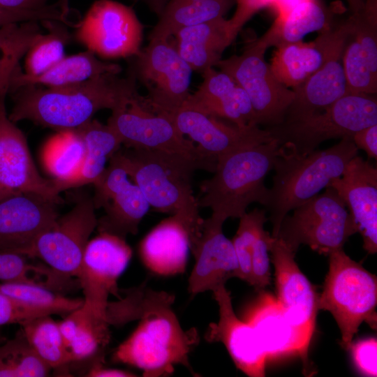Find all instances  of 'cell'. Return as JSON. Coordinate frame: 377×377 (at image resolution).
<instances>
[{"instance_id": "obj_35", "label": "cell", "mask_w": 377, "mask_h": 377, "mask_svg": "<svg viewBox=\"0 0 377 377\" xmlns=\"http://www.w3.org/2000/svg\"><path fill=\"white\" fill-rule=\"evenodd\" d=\"M42 34L38 21L0 27V94H8L10 78L20 59Z\"/></svg>"}, {"instance_id": "obj_25", "label": "cell", "mask_w": 377, "mask_h": 377, "mask_svg": "<svg viewBox=\"0 0 377 377\" xmlns=\"http://www.w3.org/2000/svg\"><path fill=\"white\" fill-rule=\"evenodd\" d=\"M244 320L254 330L267 358L294 354L307 364L308 350L272 294L261 293L247 309Z\"/></svg>"}, {"instance_id": "obj_34", "label": "cell", "mask_w": 377, "mask_h": 377, "mask_svg": "<svg viewBox=\"0 0 377 377\" xmlns=\"http://www.w3.org/2000/svg\"><path fill=\"white\" fill-rule=\"evenodd\" d=\"M41 23L47 32L43 33L27 52L24 73L29 76L40 75L63 59L71 38L65 23L57 20Z\"/></svg>"}, {"instance_id": "obj_2", "label": "cell", "mask_w": 377, "mask_h": 377, "mask_svg": "<svg viewBox=\"0 0 377 377\" xmlns=\"http://www.w3.org/2000/svg\"><path fill=\"white\" fill-rule=\"evenodd\" d=\"M173 302L169 295L150 296L139 313L138 326L115 350L113 361L135 367L145 377L170 376L178 364L192 372L188 355L198 343V334L194 328L182 329Z\"/></svg>"}, {"instance_id": "obj_28", "label": "cell", "mask_w": 377, "mask_h": 377, "mask_svg": "<svg viewBox=\"0 0 377 377\" xmlns=\"http://www.w3.org/2000/svg\"><path fill=\"white\" fill-rule=\"evenodd\" d=\"M121 67L117 64L103 61L89 50L66 56L57 64L36 76H29L20 71L17 66L9 81L8 93L27 85L59 88L77 84L97 75L113 73L119 74Z\"/></svg>"}, {"instance_id": "obj_41", "label": "cell", "mask_w": 377, "mask_h": 377, "mask_svg": "<svg viewBox=\"0 0 377 377\" xmlns=\"http://www.w3.org/2000/svg\"><path fill=\"white\" fill-rule=\"evenodd\" d=\"M40 276H46L59 288L64 287L66 279L69 278L51 267L30 264L23 255L0 252V280L4 282L25 283L44 286L38 281Z\"/></svg>"}, {"instance_id": "obj_38", "label": "cell", "mask_w": 377, "mask_h": 377, "mask_svg": "<svg viewBox=\"0 0 377 377\" xmlns=\"http://www.w3.org/2000/svg\"><path fill=\"white\" fill-rule=\"evenodd\" d=\"M0 293L53 314H69L84 304L82 299L68 298L37 284L4 282L0 283Z\"/></svg>"}, {"instance_id": "obj_18", "label": "cell", "mask_w": 377, "mask_h": 377, "mask_svg": "<svg viewBox=\"0 0 377 377\" xmlns=\"http://www.w3.org/2000/svg\"><path fill=\"white\" fill-rule=\"evenodd\" d=\"M177 129L188 135L202 154L216 163L230 154L244 147L272 140L269 131L259 126H239L198 111L181 108L165 114Z\"/></svg>"}, {"instance_id": "obj_24", "label": "cell", "mask_w": 377, "mask_h": 377, "mask_svg": "<svg viewBox=\"0 0 377 377\" xmlns=\"http://www.w3.org/2000/svg\"><path fill=\"white\" fill-rule=\"evenodd\" d=\"M202 74V82L181 108L225 119L239 126H258L249 96L229 75L213 67Z\"/></svg>"}, {"instance_id": "obj_4", "label": "cell", "mask_w": 377, "mask_h": 377, "mask_svg": "<svg viewBox=\"0 0 377 377\" xmlns=\"http://www.w3.org/2000/svg\"><path fill=\"white\" fill-rule=\"evenodd\" d=\"M279 154V145L272 139L238 149L219 161L213 176L200 185L199 208H209L211 216L226 221L239 219L251 203L264 205L268 192L265 179Z\"/></svg>"}, {"instance_id": "obj_33", "label": "cell", "mask_w": 377, "mask_h": 377, "mask_svg": "<svg viewBox=\"0 0 377 377\" xmlns=\"http://www.w3.org/2000/svg\"><path fill=\"white\" fill-rule=\"evenodd\" d=\"M149 207L139 187L130 181L103 207L105 214L98 219L96 228L99 233L126 239L128 235L137 234L139 225Z\"/></svg>"}, {"instance_id": "obj_9", "label": "cell", "mask_w": 377, "mask_h": 377, "mask_svg": "<svg viewBox=\"0 0 377 377\" xmlns=\"http://www.w3.org/2000/svg\"><path fill=\"white\" fill-rule=\"evenodd\" d=\"M107 124L126 147L179 156L196 163L201 170L210 172L216 170V163L204 156L168 116L149 109L143 96L112 111Z\"/></svg>"}, {"instance_id": "obj_20", "label": "cell", "mask_w": 377, "mask_h": 377, "mask_svg": "<svg viewBox=\"0 0 377 377\" xmlns=\"http://www.w3.org/2000/svg\"><path fill=\"white\" fill-rule=\"evenodd\" d=\"M332 187L348 207L369 254L377 252V169L356 155L342 175L331 180Z\"/></svg>"}, {"instance_id": "obj_29", "label": "cell", "mask_w": 377, "mask_h": 377, "mask_svg": "<svg viewBox=\"0 0 377 377\" xmlns=\"http://www.w3.org/2000/svg\"><path fill=\"white\" fill-rule=\"evenodd\" d=\"M337 8L326 6L320 0H308L286 17L276 19L263 36L269 47L300 41L309 33L333 28Z\"/></svg>"}, {"instance_id": "obj_27", "label": "cell", "mask_w": 377, "mask_h": 377, "mask_svg": "<svg viewBox=\"0 0 377 377\" xmlns=\"http://www.w3.org/2000/svg\"><path fill=\"white\" fill-rule=\"evenodd\" d=\"M237 33L224 17L183 28L176 34V47L192 71L202 73L216 66Z\"/></svg>"}, {"instance_id": "obj_32", "label": "cell", "mask_w": 377, "mask_h": 377, "mask_svg": "<svg viewBox=\"0 0 377 377\" xmlns=\"http://www.w3.org/2000/svg\"><path fill=\"white\" fill-rule=\"evenodd\" d=\"M235 3V0L169 1L149 34V40H168L183 28L222 18Z\"/></svg>"}, {"instance_id": "obj_50", "label": "cell", "mask_w": 377, "mask_h": 377, "mask_svg": "<svg viewBox=\"0 0 377 377\" xmlns=\"http://www.w3.org/2000/svg\"><path fill=\"white\" fill-rule=\"evenodd\" d=\"M308 0H272L269 7L274 10L277 14L276 19L286 17L297 7Z\"/></svg>"}, {"instance_id": "obj_31", "label": "cell", "mask_w": 377, "mask_h": 377, "mask_svg": "<svg viewBox=\"0 0 377 377\" xmlns=\"http://www.w3.org/2000/svg\"><path fill=\"white\" fill-rule=\"evenodd\" d=\"M76 130L84 141L85 156L80 173L66 190L93 184L103 172L107 161L122 145L119 137L109 125L96 119H91Z\"/></svg>"}, {"instance_id": "obj_42", "label": "cell", "mask_w": 377, "mask_h": 377, "mask_svg": "<svg viewBox=\"0 0 377 377\" xmlns=\"http://www.w3.org/2000/svg\"><path fill=\"white\" fill-rule=\"evenodd\" d=\"M353 33L358 40L373 75L377 78V0H366L363 8L350 15Z\"/></svg>"}, {"instance_id": "obj_19", "label": "cell", "mask_w": 377, "mask_h": 377, "mask_svg": "<svg viewBox=\"0 0 377 377\" xmlns=\"http://www.w3.org/2000/svg\"><path fill=\"white\" fill-rule=\"evenodd\" d=\"M350 16L320 33L313 41L287 43L276 47L271 70L279 82L294 88L320 68L334 54L344 49L352 32Z\"/></svg>"}, {"instance_id": "obj_36", "label": "cell", "mask_w": 377, "mask_h": 377, "mask_svg": "<svg viewBox=\"0 0 377 377\" xmlns=\"http://www.w3.org/2000/svg\"><path fill=\"white\" fill-rule=\"evenodd\" d=\"M50 316L34 318L21 326L32 349L52 369L62 367L73 360L63 342L58 323Z\"/></svg>"}, {"instance_id": "obj_22", "label": "cell", "mask_w": 377, "mask_h": 377, "mask_svg": "<svg viewBox=\"0 0 377 377\" xmlns=\"http://www.w3.org/2000/svg\"><path fill=\"white\" fill-rule=\"evenodd\" d=\"M224 221L213 216L204 219L201 236L191 251L195 265L188 278L193 295L214 292L233 277L238 278V264L232 241L223 232Z\"/></svg>"}, {"instance_id": "obj_51", "label": "cell", "mask_w": 377, "mask_h": 377, "mask_svg": "<svg viewBox=\"0 0 377 377\" xmlns=\"http://www.w3.org/2000/svg\"><path fill=\"white\" fill-rule=\"evenodd\" d=\"M87 376L90 377H132L133 374L117 369L103 367L101 362H97L89 371Z\"/></svg>"}, {"instance_id": "obj_52", "label": "cell", "mask_w": 377, "mask_h": 377, "mask_svg": "<svg viewBox=\"0 0 377 377\" xmlns=\"http://www.w3.org/2000/svg\"><path fill=\"white\" fill-rule=\"evenodd\" d=\"M47 0H0V6L13 10L40 8L46 6Z\"/></svg>"}, {"instance_id": "obj_15", "label": "cell", "mask_w": 377, "mask_h": 377, "mask_svg": "<svg viewBox=\"0 0 377 377\" xmlns=\"http://www.w3.org/2000/svg\"><path fill=\"white\" fill-rule=\"evenodd\" d=\"M0 94V200L22 193H36L64 203L52 179L37 170L23 132L12 121Z\"/></svg>"}, {"instance_id": "obj_44", "label": "cell", "mask_w": 377, "mask_h": 377, "mask_svg": "<svg viewBox=\"0 0 377 377\" xmlns=\"http://www.w3.org/2000/svg\"><path fill=\"white\" fill-rule=\"evenodd\" d=\"M272 235L262 226L258 231L252 250V285L262 290L270 283L269 244Z\"/></svg>"}, {"instance_id": "obj_53", "label": "cell", "mask_w": 377, "mask_h": 377, "mask_svg": "<svg viewBox=\"0 0 377 377\" xmlns=\"http://www.w3.org/2000/svg\"><path fill=\"white\" fill-rule=\"evenodd\" d=\"M135 2L142 1L158 16L161 15L169 0H133Z\"/></svg>"}, {"instance_id": "obj_10", "label": "cell", "mask_w": 377, "mask_h": 377, "mask_svg": "<svg viewBox=\"0 0 377 377\" xmlns=\"http://www.w3.org/2000/svg\"><path fill=\"white\" fill-rule=\"evenodd\" d=\"M269 45L264 36L248 45L240 55L220 59L215 66L229 75L249 97L256 125L282 123L294 92L275 77L265 60Z\"/></svg>"}, {"instance_id": "obj_5", "label": "cell", "mask_w": 377, "mask_h": 377, "mask_svg": "<svg viewBox=\"0 0 377 377\" xmlns=\"http://www.w3.org/2000/svg\"><path fill=\"white\" fill-rule=\"evenodd\" d=\"M113 155L150 207L202 229L204 219L192 189L193 175L201 170L196 163L179 156L126 147Z\"/></svg>"}, {"instance_id": "obj_55", "label": "cell", "mask_w": 377, "mask_h": 377, "mask_svg": "<svg viewBox=\"0 0 377 377\" xmlns=\"http://www.w3.org/2000/svg\"><path fill=\"white\" fill-rule=\"evenodd\" d=\"M169 1H175V2H179V1H182V2H197V1H204V0H169Z\"/></svg>"}, {"instance_id": "obj_21", "label": "cell", "mask_w": 377, "mask_h": 377, "mask_svg": "<svg viewBox=\"0 0 377 377\" xmlns=\"http://www.w3.org/2000/svg\"><path fill=\"white\" fill-rule=\"evenodd\" d=\"M219 306V318L209 325L205 339L221 342L235 366L250 377H264L267 358L253 327L235 314L226 285L213 292Z\"/></svg>"}, {"instance_id": "obj_49", "label": "cell", "mask_w": 377, "mask_h": 377, "mask_svg": "<svg viewBox=\"0 0 377 377\" xmlns=\"http://www.w3.org/2000/svg\"><path fill=\"white\" fill-rule=\"evenodd\" d=\"M38 13L34 9L13 10L0 6V27L12 24L36 20Z\"/></svg>"}, {"instance_id": "obj_30", "label": "cell", "mask_w": 377, "mask_h": 377, "mask_svg": "<svg viewBox=\"0 0 377 377\" xmlns=\"http://www.w3.org/2000/svg\"><path fill=\"white\" fill-rule=\"evenodd\" d=\"M84 156V143L76 129L59 131L44 145L41 161L60 193L78 175Z\"/></svg>"}, {"instance_id": "obj_46", "label": "cell", "mask_w": 377, "mask_h": 377, "mask_svg": "<svg viewBox=\"0 0 377 377\" xmlns=\"http://www.w3.org/2000/svg\"><path fill=\"white\" fill-rule=\"evenodd\" d=\"M350 351L353 361L358 371L365 376H377V340L374 337L352 343Z\"/></svg>"}, {"instance_id": "obj_47", "label": "cell", "mask_w": 377, "mask_h": 377, "mask_svg": "<svg viewBox=\"0 0 377 377\" xmlns=\"http://www.w3.org/2000/svg\"><path fill=\"white\" fill-rule=\"evenodd\" d=\"M272 0H235L237 10L230 19L234 29L238 33L244 24L259 10L269 7Z\"/></svg>"}, {"instance_id": "obj_11", "label": "cell", "mask_w": 377, "mask_h": 377, "mask_svg": "<svg viewBox=\"0 0 377 377\" xmlns=\"http://www.w3.org/2000/svg\"><path fill=\"white\" fill-rule=\"evenodd\" d=\"M128 73L147 90L145 103L151 111L170 114L190 95L192 69L168 40H149L133 57Z\"/></svg>"}, {"instance_id": "obj_3", "label": "cell", "mask_w": 377, "mask_h": 377, "mask_svg": "<svg viewBox=\"0 0 377 377\" xmlns=\"http://www.w3.org/2000/svg\"><path fill=\"white\" fill-rule=\"evenodd\" d=\"M358 149L351 137H345L332 147L316 149L303 156L280 151L273 170L272 186L264 204L272 225V236L276 237L283 219L340 177Z\"/></svg>"}, {"instance_id": "obj_6", "label": "cell", "mask_w": 377, "mask_h": 377, "mask_svg": "<svg viewBox=\"0 0 377 377\" xmlns=\"http://www.w3.org/2000/svg\"><path fill=\"white\" fill-rule=\"evenodd\" d=\"M328 256L329 269L318 307L333 316L341 332V345L348 350L363 322L376 329L377 279L343 249Z\"/></svg>"}, {"instance_id": "obj_48", "label": "cell", "mask_w": 377, "mask_h": 377, "mask_svg": "<svg viewBox=\"0 0 377 377\" xmlns=\"http://www.w3.org/2000/svg\"><path fill=\"white\" fill-rule=\"evenodd\" d=\"M352 140L358 149L364 150L368 157L377 158V124L365 127L352 135Z\"/></svg>"}, {"instance_id": "obj_37", "label": "cell", "mask_w": 377, "mask_h": 377, "mask_svg": "<svg viewBox=\"0 0 377 377\" xmlns=\"http://www.w3.org/2000/svg\"><path fill=\"white\" fill-rule=\"evenodd\" d=\"M50 369L32 349L22 328L0 345V377H43Z\"/></svg>"}, {"instance_id": "obj_16", "label": "cell", "mask_w": 377, "mask_h": 377, "mask_svg": "<svg viewBox=\"0 0 377 377\" xmlns=\"http://www.w3.org/2000/svg\"><path fill=\"white\" fill-rule=\"evenodd\" d=\"M270 260L275 270L277 300L308 350L316 325L318 296L295 260V253L272 237Z\"/></svg>"}, {"instance_id": "obj_13", "label": "cell", "mask_w": 377, "mask_h": 377, "mask_svg": "<svg viewBox=\"0 0 377 377\" xmlns=\"http://www.w3.org/2000/svg\"><path fill=\"white\" fill-rule=\"evenodd\" d=\"M131 256L132 250L126 239L108 233H99L86 246L76 277L84 295L82 306L100 323L109 325L108 297L112 294L121 298L117 281Z\"/></svg>"}, {"instance_id": "obj_39", "label": "cell", "mask_w": 377, "mask_h": 377, "mask_svg": "<svg viewBox=\"0 0 377 377\" xmlns=\"http://www.w3.org/2000/svg\"><path fill=\"white\" fill-rule=\"evenodd\" d=\"M265 209L255 208L239 219L236 234L231 239L238 264V278L252 285L251 255L258 230L268 221Z\"/></svg>"}, {"instance_id": "obj_1", "label": "cell", "mask_w": 377, "mask_h": 377, "mask_svg": "<svg viewBox=\"0 0 377 377\" xmlns=\"http://www.w3.org/2000/svg\"><path fill=\"white\" fill-rule=\"evenodd\" d=\"M136 82L129 73L120 77L106 73L64 87L23 86L11 92L13 105L8 117L14 123L29 120L57 131L76 129L98 111L112 112L140 97Z\"/></svg>"}, {"instance_id": "obj_54", "label": "cell", "mask_w": 377, "mask_h": 377, "mask_svg": "<svg viewBox=\"0 0 377 377\" xmlns=\"http://www.w3.org/2000/svg\"><path fill=\"white\" fill-rule=\"evenodd\" d=\"M351 13L360 12L364 7L366 0H346Z\"/></svg>"}, {"instance_id": "obj_8", "label": "cell", "mask_w": 377, "mask_h": 377, "mask_svg": "<svg viewBox=\"0 0 377 377\" xmlns=\"http://www.w3.org/2000/svg\"><path fill=\"white\" fill-rule=\"evenodd\" d=\"M293 209L283 219L276 237L293 252L301 244L309 246L319 254L328 256L343 249L358 228L346 205L337 191L327 186Z\"/></svg>"}, {"instance_id": "obj_12", "label": "cell", "mask_w": 377, "mask_h": 377, "mask_svg": "<svg viewBox=\"0 0 377 377\" xmlns=\"http://www.w3.org/2000/svg\"><path fill=\"white\" fill-rule=\"evenodd\" d=\"M75 28V40L102 58H130L141 49L142 24L131 7L116 1H94Z\"/></svg>"}, {"instance_id": "obj_17", "label": "cell", "mask_w": 377, "mask_h": 377, "mask_svg": "<svg viewBox=\"0 0 377 377\" xmlns=\"http://www.w3.org/2000/svg\"><path fill=\"white\" fill-rule=\"evenodd\" d=\"M58 205L36 193L0 200V252L31 257L37 239L59 218Z\"/></svg>"}, {"instance_id": "obj_26", "label": "cell", "mask_w": 377, "mask_h": 377, "mask_svg": "<svg viewBox=\"0 0 377 377\" xmlns=\"http://www.w3.org/2000/svg\"><path fill=\"white\" fill-rule=\"evenodd\" d=\"M343 52H337L304 82L292 89L294 99L283 121L296 120L322 112L348 94Z\"/></svg>"}, {"instance_id": "obj_14", "label": "cell", "mask_w": 377, "mask_h": 377, "mask_svg": "<svg viewBox=\"0 0 377 377\" xmlns=\"http://www.w3.org/2000/svg\"><path fill=\"white\" fill-rule=\"evenodd\" d=\"M95 210L92 196L80 193L72 209L39 236L31 257L41 258L64 276H76L89 237L97 227Z\"/></svg>"}, {"instance_id": "obj_56", "label": "cell", "mask_w": 377, "mask_h": 377, "mask_svg": "<svg viewBox=\"0 0 377 377\" xmlns=\"http://www.w3.org/2000/svg\"><path fill=\"white\" fill-rule=\"evenodd\" d=\"M6 341V337L0 332V345Z\"/></svg>"}, {"instance_id": "obj_7", "label": "cell", "mask_w": 377, "mask_h": 377, "mask_svg": "<svg viewBox=\"0 0 377 377\" xmlns=\"http://www.w3.org/2000/svg\"><path fill=\"white\" fill-rule=\"evenodd\" d=\"M376 94L348 93L322 112L266 128L280 151L307 155L324 141L377 124Z\"/></svg>"}, {"instance_id": "obj_45", "label": "cell", "mask_w": 377, "mask_h": 377, "mask_svg": "<svg viewBox=\"0 0 377 377\" xmlns=\"http://www.w3.org/2000/svg\"><path fill=\"white\" fill-rule=\"evenodd\" d=\"M53 314L51 311L23 303L14 298L0 293V325L26 322L45 315Z\"/></svg>"}, {"instance_id": "obj_40", "label": "cell", "mask_w": 377, "mask_h": 377, "mask_svg": "<svg viewBox=\"0 0 377 377\" xmlns=\"http://www.w3.org/2000/svg\"><path fill=\"white\" fill-rule=\"evenodd\" d=\"M342 64L348 93L376 94L377 78L371 72L353 30L344 47Z\"/></svg>"}, {"instance_id": "obj_43", "label": "cell", "mask_w": 377, "mask_h": 377, "mask_svg": "<svg viewBox=\"0 0 377 377\" xmlns=\"http://www.w3.org/2000/svg\"><path fill=\"white\" fill-rule=\"evenodd\" d=\"M129 179L124 167L112 155L109 165L93 184L94 194L92 199L96 209L103 208L113 195L131 181Z\"/></svg>"}, {"instance_id": "obj_23", "label": "cell", "mask_w": 377, "mask_h": 377, "mask_svg": "<svg viewBox=\"0 0 377 377\" xmlns=\"http://www.w3.org/2000/svg\"><path fill=\"white\" fill-rule=\"evenodd\" d=\"M202 230L176 215L161 221L148 232L139 245V255L151 272L172 276L185 272L189 251L195 247Z\"/></svg>"}]
</instances>
